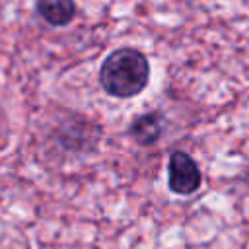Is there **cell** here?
I'll return each instance as SVG.
<instances>
[{
  "label": "cell",
  "instance_id": "1",
  "mask_svg": "<svg viewBox=\"0 0 249 249\" xmlns=\"http://www.w3.org/2000/svg\"><path fill=\"white\" fill-rule=\"evenodd\" d=\"M150 78V64L148 58L132 47L115 49L103 60L99 68V84L101 88L119 99L138 95Z\"/></svg>",
  "mask_w": 249,
  "mask_h": 249
},
{
  "label": "cell",
  "instance_id": "2",
  "mask_svg": "<svg viewBox=\"0 0 249 249\" xmlns=\"http://www.w3.org/2000/svg\"><path fill=\"white\" fill-rule=\"evenodd\" d=\"M167 183L175 195H195L202 185V173L198 163L183 150H175L167 163Z\"/></svg>",
  "mask_w": 249,
  "mask_h": 249
},
{
  "label": "cell",
  "instance_id": "3",
  "mask_svg": "<svg viewBox=\"0 0 249 249\" xmlns=\"http://www.w3.org/2000/svg\"><path fill=\"white\" fill-rule=\"evenodd\" d=\"M56 138L64 150H86L88 146H95L99 138V128L89 121H68L56 130Z\"/></svg>",
  "mask_w": 249,
  "mask_h": 249
},
{
  "label": "cell",
  "instance_id": "4",
  "mask_svg": "<svg viewBox=\"0 0 249 249\" xmlns=\"http://www.w3.org/2000/svg\"><path fill=\"white\" fill-rule=\"evenodd\" d=\"M163 123H165V119L160 111L142 113L128 124V136L138 146H152L161 138Z\"/></svg>",
  "mask_w": 249,
  "mask_h": 249
},
{
  "label": "cell",
  "instance_id": "5",
  "mask_svg": "<svg viewBox=\"0 0 249 249\" xmlns=\"http://www.w3.org/2000/svg\"><path fill=\"white\" fill-rule=\"evenodd\" d=\"M39 16L53 27L68 25L76 16L74 0H37Z\"/></svg>",
  "mask_w": 249,
  "mask_h": 249
}]
</instances>
